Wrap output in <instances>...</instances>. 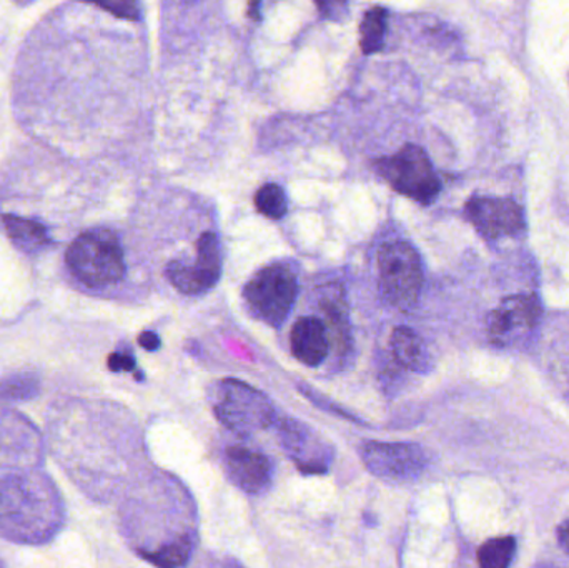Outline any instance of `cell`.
Here are the masks:
<instances>
[{
	"label": "cell",
	"instance_id": "17",
	"mask_svg": "<svg viewBox=\"0 0 569 568\" xmlns=\"http://www.w3.org/2000/svg\"><path fill=\"white\" fill-rule=\"evenodd\" d=\"M517 542L511 537L488 540L478 552V562L481 568H508L513 560Z\"/></svg>",
	"mask_w": 569,
	"mask_h": 568
},
{
	"label": "cell",
	"instance_id": "21",
	"mask_svg": "<svg viewBox=\"0 0 569 568\" xmlns=\"http://www.w3.org/2000/svg\"><path fill=\"white\" fill-rule=\"evenodd\" d=\"M109 369L112 372H132L136 370V359L129 353H112L109 357Z\"/></svg>",
	"mask_w": 569,
	"mask_h": 568
},
{
	"label": "cell",
	"instance_id": "25",
	"mask_svg": "<svg viewBox=\"0 0 569 568\" xmlns=\"http://www.w3.org/2000/svg\"><path fill=\"white\" fill-rule=\"evenodd\" d=\"M537 568H557V567H553V566H540V567H537Z\"/></svg>",
	"mask_w": 569,
	"mask_h": 568
},
{
	"label": "cell",
	"instance_id": "22",
	"mask_svg": "<svg viewBox=\"0 0 569 568\" xmlns=\"http://www.w3.org/2000/svg\"><path fill=\"white\" fill-rule=\"evenodd\" d=\"M100 7L110 10L116 16L126 17V19H137L139 17V7L132 2L100 3Z\"/></svg>",
	"mask_w": 569,
	"mask_h": 568
},
{
	"label": "cell",
	"instance_id": "11",
	"mask_svg": "<svg viewBox=\"0 0 569 568\" xmlns=\"http://www.w3.org/2000/svg\"><path fill=\"white\" fill-rule=\"evenodd\" d=\"M540 316V302L533 296L510 297L488 317V332L495 342H505L517 333L533 329Z\"/></svg>",
	"mask_w": 569,
	"mask_h": 568
},
{
	"label": "cell",
	"instance_id": "24",
	"mask_svg": "<svg viewBox=\"0 0 569 568\" xmlns=\"http://www.w3.org/2000/svg\"><path fill=\"white\" fill-rule=\"evenodd\" d=\"M558 540H560L561 549L569 554V520L558 527Z\"/></svg>",
	"mask_w": 569,
	"mask_h": 568
},
{
	"label": "cell",
	"instance_id": "2",
	"mask_svg": "<svg viewBox=\"0 0 569 568\" xmlns=\"http://www.w3.org/2000/svg\"><path fill=\"white\" fill-rule=\"evenodd\" d=\"M213 412L222 426L237 434L259 432L277 422V412L269 397L237 379L219 383Z\"/></svg>",
	"mask_w": 569,
	"mask_h": 568
},
{
	"label": "cell",
	"instance_id": "3",
	"mask_svg": "<svg viewBox=\"0 0 569 568\" xmlns=\"http://www.w3.org/2000/svg\"><path fill=\"white\" fill-rule=\"evenodd\" d=\"M378 273L388 302L401 310L417 306L423 289V267L411 243L405 240L383 243L378 250Z\"/></svg>",
	"mask_w": 569,
	"mask_h": 568
},
{
	"label": "cell",
	"instance_id": "14",
	"mask_svg": "<svg viewBox=\"0 0 569 568\" xmlns=\"http://www.w3.org/2000/svg\"><path fill=\"white\" fill-rule=\"evenodd\" d=\"M3 226L10 239L17 243L22 250L33 252V250L42 249L49 246L50 237L46 227L36 220L22 219V217L6 216L3 217Z\"/></svg>",
	"mask_w": 569,
	"mask_h": 568
},
{
	"label": "cell",
	"instance_id": "7",
	"mask_svg": "<svg viewBox=\"0 0 569 568\" xmlns=\"http://www.w3.org/2000/svg\"><path fill=\"white\" fill-rule=\"evenodd\" d=\"M167 279L179 292L199 296L209 292L222 277V253L216 233L206 232L197 242L196 263L173 260L167 266Z\"/></svg>",
	"mask_w": 569,
	"mask_h": 568
},
{
	"label": "cell",
	"instance_id": "4",
	"mask_svg": "<svg viewBox=\"0 0 569 568\" xmlns=\"http://www.w3.org/2000/svg\"><path fill=\"white\" fill-rule=\"evenodd\" d=\"M375 169L390 183L391 189L423 206L433 202L440 193V179L430 157L413 143L401 147L393 156L381 157L375 162Z\"/></svg>",
	"mask_w": 569,
	"mask_h": 568
},
{
	"label": "cell",
	"instance_id": "13",
	"mask_svg": "<svg viewBox=\"0 0 569 568\" xmlns=\"http://www.w3.org/2000/svg\"><path fill=\"white\" fill-rule=\"evenodd\" d=\"M391 350L397 362L413 372H427L430 369V356L418 333L408 327H397L391 333Z\"/></svg>",
	"mask_w": 569,
	"mask_h": 568
},
{
	"label": "cell",
	"instance_id": "9",
	"mask_svg": "<svg viewBox=\"0 0 569 568\" xmlns=\"http://www.w3.org/2000/svg\"><path fill=\"white\" fill-rule=\"evenodd\" d=\"M467 217L487 239L517 236L525 227L523 210L513 200L477 197L467 203Z\"/></svg>",
	"mask_w": 569,
	"mask_h": 568
},
{
	"label": "cell",
	"instance_id": "6",
	"mask_svg": "<svg viewBox=\"0 0 569 568\" xmlns=\"http://www.w3.org/2000/svg\"><path fill=\"white\" fill-rule=\"evenodd\" d=\"M360 456L368 472L397 486L420 479L428 467V456L417 444L368 440L361 444Z\"/></svg>",
	"mask_w": 569,
	"mask_h": 568
},
{
	"label": "cell",
	"instance_id": "16",
	"mask_svg": "<svg viewBox=\"0 0 569 568\" xmlns=\"http://www.w3.org/2000/svg\"><path fill=\"white\" fill-rule=\"evenodd\" d=\"M192 556V539L189 536L180 537L176 542L160 547L156 552H143L149 562L159 568H179L186 566Z\"/></svg>",
	"mask_w": 569,
	"mask_h": 568
},
{
	"label": "cell",
	"instance_id": "12",
	"mask_svg": "<svg viewBox=\"0 0 569 568\" xmlns=\"http://www.w3.org/2000/svg\"><path fill=\"white\" fill-rule=\"evenodd\" d=\"M291 352L308 367H318L328 356L327 327L320 319L303 317L295 323L290 336Z\"/></svg>",
	"mask_w": 569,
	"mask_h": 568
},
{
	"label": "cell",
	"instance_id": "20",
	"mask_svg": "<svg viewBox=\"0 0 569 568\" xmlns=\"http://www.w3.org/2000/svg\"><path fill=\"white\" fill-rule=\"evenodd\" d=\"M301 393L307 397L310 402H313L318 409L327 410L331 416L343 417V419L350 420V422L361 423L358 417H355L353 413L347 412V410L340 409V406L328 400L327 397L318 396L313 390L305 389V387H300Z\"/></svg>",
	"mask_w": 569,
	"mask_h": 568
},
{
	"label": "cell",
	"instance_id": "15",
	"mask_svg": "<svg viewBox=\"0 0 569 568\" xmlns=\"http://www.w3.org/2000/svg\"><path fill=\"white\" fill-rule=\"evenodd\" d=\"M387 26L388 10L383 7H373L365 12L360 26V47L363 53L371 56L383 49Z\"/></svg>",
	"mask_w": 569,
	"mask_h": 568
},
{
	"label": "cell",
	"instance_id": "8",
	"mask_svg": "<svg viewBox=\"0 0 569 568\" xmlns=\"http://www.w3.org/2000/svg\"><path fill=\"white\" fill-rule=\"evenodd\" d=\"M283 452L305 476H323L333 462L335 452L317 432L301 420L284 417L277 423Z\"/></svg>",
	"mask_w": 569,
	"mask_h": 568
},
{
	"label": "cell",
	"instance_id": "1",
	"mask_svg": "<svg viewBox=\"0 0 569 568\" xmlns=\"http://www.w3.org/2000/svg\"><path fill=\"white\" fill-rule=\"evenodd\" d=\"M66 260L70 272L93 289L112 286L126 276L122 247L110 230H89L77 237L67 250Z\"/></svg>",
	"mask_w": 569,
	"mask_h": 568
},
{
	"label": "cell",
	"instance_id": "18",
	"mask_svg": "<svg viewBox=\"0 0 569 568\" xmlns=\"http://www.w3.org/2000/svg\"><path fill=\"white\" fill-rule=\"evenodd\" d=\"M256 206L262 216L280 220L288 210L287 193L279 183H266L256 193Z\"/></svg>",
	"mask_w": 569,
	"mask_h": 568
},
{
	"label": "cell",
	"instance_id": "10",
	"mask_svg": "<svg viewBox=\"0 0 569 568\" xmlns=\"http://www.w3.org/2000/svg\"><path fill=\"white\" fill-rule=\"evenodd\" d=\"M223 464L230 480L249 496H262L272 486V462L259 450L243 446L227 447Z\"/></svg>",
	"mask_w": 569,
	"mask_h": 568
},
{
	"label": "cell",
	"instance_id": "23",
	"mask_svg": "<svg viewBox=\"0 0 569 568\" xmlns=\"http://www.w3.org/2000/svg\"><path fill=\"white\" fill-rule=\"evenodd\" d=\"M139 342L140 346L149 350V352H156V350L160 349V337L153 332H143L142 336L139 337Z\"/></svg>",
	"mask_w": 569,
	"mask_h": 568
},
{
	"label": "cell",
	"instance_id": "5",
	"mask_svg": "<svg viewBox=\"0 0 569 568\" xmlns=\"http://www.w3.org/2000/svg\"><path fill=\"white\" fill-rule=\"evenodd\" d=\"M243 296L260 320L269 326L280 327L297 302V276L284 263H272L250 279Z\"/></svg>",
	"mask_w": 569,
	"mask_h": 568
},
{
	"label": "cell",
	"instance_id": "19",
	"mask_svg": "<svg viewBox=\"0 0 569 568\" xmlns=\"http://www.w3.org/2000/svg\"><path fill=\"white\" fill-rule=\"evenodd\" d=\"M36 379H30L27 376L13 377L0 386V396L7 397V399H29V397L36 396Z\"/></svg>",
	"mask_w": 569,
	"mask_h": 568
}]
</instances>
